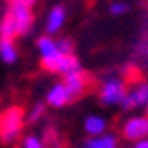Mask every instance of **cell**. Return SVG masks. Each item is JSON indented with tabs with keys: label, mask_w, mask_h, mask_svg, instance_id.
<instances>
[{
	"label": "cell",
	"mask_w": 148,
	"mask_h": 148,
	"mask_svg": "<svg viewBox=\"0 0 148 148\" xmlns=\"http://www.w3.org/2000/svg\"><path fill=\"white\" fill-rule=\"evenodd\" d=\"M27 123V111L21 105H8L0 111V144L12 146L21 142Z\"/></svg>",
	"instance_id": "obj_1"
},
{
	"label": "cell",
	"mask_w": 148,
	"mask_h": 148,
	"mask_svg": "<svg viewBox=\"0 0 148 148\" xmlns=\"http://www.w3.org/2000/svg\"><path fill=\"white\" fill-rule=\"evenodd\" d=\"M127 80L121 76V74L113 72L105 76L99 84V90H97V97H99V103L105 105V107H113V105H121L125 92H127Z\"/></svg>",
	"instance_id": "obj_2"
},
{
	"label": "cell",
	"mask_w": 148,
	"mask_h": 148,
	"mask_svg": "<svg viewBox=\"0 0 148 148\" xmlns=\"http://www.w3.org/2000/svg\"><path fill=\"white\" fill-rule=\"evenodd\" d=\"M68 92H70V97H72V103H76L78 99H82L88 90H92V86H95V78H92V74H88L86 70L78 68V70H74L70 74H66V76H62Z\"/></svg>",
	"instance_id": "obj_3"
},
{
	"label": "cell",
	"mask_w": 148,
	"mask_h": 148,
	"mask_svg": "<svg viewBox=\"0 0 148 148\" xmlns=\"http://www.w3.org/2000/svg\"><path fill=\"white\" fill-rule=\"evenodd\" d=\"M35 45H37V51H39V64H41V68L45 72H51L53 74V70H56V66H58L60 58L64 56L58 49V41H56L53 37H49V35L43 33L41 37H37Z\"/></svg>",
	"instance_id": "obj_4"
},
{
	"label": "cell",
	"mask_w": 148,
	"mask_h": 148,
	"mask_svg": "<svg viewBox=\"0 0 148 148\" xmlns=\"http://www.w3.org/2000/svg\"><path fill=\"white\" fill-rule=\"evenodd\" d=\"M6 14L12 18L14 29H16V37L27 35L33 25H35V14H33V6L29 4H8Z\"/></svg>",
	"instance_id": "obj_5"
},
{
	"label": "cell",
	"mask_w": 148,
	"mask_h": 148,
	"mask_svg": "<svg viewBox=\"0 0 148 148\" xmlns=\"http://www.w3.org/2000/svg\"><path fill=\"white\" fill-rule=\"evenodd\" d=\"M121 138L130 144H136V142H142V140H148V117L146 115H132L127 117L121 127Z\"/></svg>",
	"instance_id": "obj_6"
},
{
	"label": "cell",
	"mask_w": 148,
	"mask_h": 148,
	"mask_svg": "<svg viewBox=\"0 0 148 148\" xmlns=\"http://www.w3.org/2000/svg\"><path fill=\"white\" fill-rule=\"evenodd\" d=\"M146 105H148V80H138L127 88L119 107L123 111H136V109H144Z\"/></svg>",
	"instance_id": "obj_7"
},
{
	"label": "cell",
	"mask_w": 148,
	"mask_h": 148,
	"mask_svg": "<svg viewBox=\"0 0 148 148\" xmlns=\"http://www.w3.org/2000/svg\"><path fill=\"white\" fill-rule=\"evenodd\" d=\"M66 16H68V10L64 4H53L45 16V35L53 37L62 31V27L66 25Z\"/></svg>",
	"instance_id": "obj_8"
},
{
	"label": "cell",
	"mask_w": 148,
	"mask_h": 148,
	"mask_svg": "<svg viewBox=\"0 0 148 148\" xmlns=\"http://www.w3.org/2000/svg\"><path fill=\"white\" fill-rule=\"evenodd\" d=\"M45 105L53 107V109H62L66 105H72V97H70V92L66 88L64 82H56L49 90H47V95H45Z\"/></svg>",
	"instance_id": "obj_9"
},
{
	"label": "cell",
	"mask_w": 148,
	"mask_h": 148,
	"mask_svg": "<svg viewBox=\"0 0 148 148\" xmlns=\"http://www.w3.org/2000/svg\"><path fill=\"white\" fill-rule=\"evenodd\" d=\"M82 127H84V132L88 134V138L92 136H103L107 134V127H109V121L101 115H86L84 121H82Z\"/></svg>",
	"instance_id": "obj_10"
},
{
	"label": "cell",
	"mask_w": 148,
	"mask_h": 148,
	"mask_svg": "<svg viewBox=\"0 0 148 148\" xmlns=\"http://www.w3.org/2000/svg\"><path fill=\"white\" fill-rule=\"evenodd\" d=\"M78 148H119V140L113 134H103V136H92L80 142Z\"/></svg>",
	"instance_id": "obj_11"
},
{
	"label": "cell",
	"mask_w": 148,
	"mask_h": 148,
	"mask_svg": "<svg viewBox=\"0 0 148 148\" xmlns=\"http://www.w3.org/2000/svg\"><path fill=\"white\" fill-rule=\"evenodd\" d=\"M41 142H43V148H64V138H62L60 130L56 125H45L43 127Z\"/></svg>",
	"instance_id": "obj_12"
},
{
	"label": "cell",
	"mask_w": 148,
	"mask_h": 148,
	"mask_svg": "<svg viewBox=\"0 0 148 148\" xmlns=\"http://www.w3.org/2000/svg\"><path fill=\"white\" fill-rule=\"evenodd\" d=\"M0 60L8 66L18 60V47L14 39H0Z\"/></svg>",
	"instance_id": "obj_13"
},
{
	"label": "cell",
	"mask_w": 148,
	"mask_h": 148,
	"mask_svg": "<svg viewBox=\"0 0 148 148\" xmlns=\"http://www.w3.org/2000/svg\"><path fill=\"white\" fill-rule=\"evenodd\" d=\"M45 101H37L35 105H33V109L29 111V113H27V123H37V121H39L43 115H45Z\"/></svg>",
	"instance_id": "obj_14"
},
{
	"label": "cell",
	"mask_w": 148,
	"mask_h": 148,
	"mask_svg": "<svg viewBox=\"0 0 148 148\" xmlns=\"http://www.w3.org/2000/svg\"><path fill=\"white\" fill-rule=\"evenodd\" d=\"M18 148H43L41 136L39 134H25L18 142Z\"/></svg>",
	"instance_id": "obj_15"
},
{
	"label": "cell",
	"mask_w": 148,
	"mask_h": 148,
	"mask_svg": "<svg viewBox=\"0 0 148 148\" xmlns=\"http://www.w3.org/2000/svg\"><path fill=\"white\" fill-rule=\"evenodd\" d=\"M130 12V4L125 0H113V2L109 4V14L111 16H123Z\"/></svg>",
	"instance_id": "obj_16"
},
{
	"label": "cell",
	"mask_w": 148,
	"mask_h": 148,
	"mask_svg": "<svg viewBox=\"0 0 148 148\" xmlns=\"http://www.w3.org/2000/svg\"><path fill=\"white\" fill-rule=\"evenodd\" d=\"M56 41H58V49L64 56L74 53V39H70V37H60V39H56Z\"/></svg>",
	"instance_id": "obj_17"
},
{
	"label": "cell",
	"mask_w": 148,
	"mask_h": 148,
	"mask_svg": "<svg viewBox=\"0 0 148 148\" xmlns=\"http://www.w3.org/2000/svg\"><path fill=\"white\" fill-rule=\"evenodd\" d=\"M8 4H29V6H33L37 0H6Z\"/></svg>",
	"instance_id": "obj_18"
},
{
	"label": "cell",
	"mask_w": 148,
	"mask_h": 148,
	"mask_svg": "<svg viewBox=\"0 0 148 148\" xmlns=\"http://www.w3.org/2000/svg\"><path fill=\"white\" fill-rule=\"evenodd\" d=\"M140 51H142V56H144V58L148 60V39L140 43Z\"/></svg>",
	"instance_id": "obj_19"
},
{
	"label": "cell",
	"mask_w": 148,
	"mask_h": 148,
	"mask_svg": "<svg viewBox=\"0 0 148 148\" xmlns=\"http://www.w3.org/2000/svg\"><path fill=\"white\" fill-rule=\"evenodd\" d=\"M130 148H148V140H142V142H136V144H132Z\"/></svg>",
	"instance_id": "obj_20"
},
{
	"label": "cell",
	"mask_w": 148,
	"mask_h": 148,
	"mask_svg": "<svg viewBox=\"0 0 148 148\" xmlns=\"http://www.w3.org/2000/svg\"><path fill=\"white\" fill-rule=\"evenodd\" d=\"M144 29L148 31V10H146V16H144Z\"/></svg>",
	"instance_id": "obj_21"
},
{
	"label": "cell",
	"mask_w": 148,
	"mask_h": 148,
	"mask_svg": "<svg viewBox=\"0 0 148 148\" xmlns=\"http://www.w3.org/2000/svg\"><path fill=\"white\" fill-rule=\"evenodd\" d=\"M144 111H146V117H148V105H146V107H144Z\"/></svg>",
	"instance_id": "obj_22"
}]
</instances>
